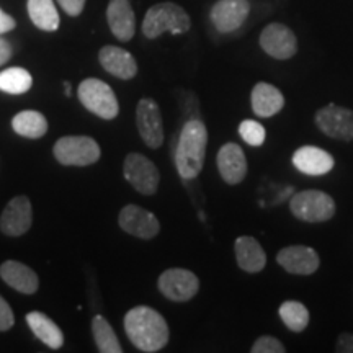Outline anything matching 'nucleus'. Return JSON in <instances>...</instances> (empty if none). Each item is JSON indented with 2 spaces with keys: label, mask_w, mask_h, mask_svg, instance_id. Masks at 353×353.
<instances>
[{
  "label": "nucleus",
  "mask_w": 353,
  "mask_h": 353,
  "mask_svg": "<svg viewBox=\"0 0 353 353\" xmlns=\"http://www.w3.org/2000/svg\"><path fill=\"white\" fill-rule=\"evenodd\" d=\"M0 276L8 286L23 294H33L39 288L37 273L28 265L17 262V260H8L0 265Z\"/></svg>",
  "instance_id": "obj_21"
},
{
  "label": "nucleus",
  "mask_w": 353,
  "mask_h": 353,
  "mask_svg": "<svg viewBox=\"0 0 353 353\" xmlns=\"http://www.w3.org/2000/svg\"><path fill=\"white\" fill-rule=\"evenodd\" d=\"M254 113L260 118H270L280 113L285 107V97L275 85L268 82H259L252 88L250 95Z\"/></svg>",
  "instance_id": "obj_22"
},
{
  "label": "nucleus",
  "mask_w": 353,
  "mask_h": 353,
  "mask_svg": "<svg viewBox=\"0 0 353 353\" xmlns=\"http://www.w3.org/2000/svg\"><path fill=\"white\" fill-rule=\"evenodd\" d=\"M13 324H15V316H13L12 307L8 306L6 299L0 296V332L12 329Z\"/></svg>",
  "instance_id": "obj_31"
},
{
  "label": "nucleus",
  "mask_w": 353,
  "mask_h": 353,
  "mask_svg": "<svg viewBox=\"0 0 353 353\" xmlns=\"http://www.w3.org/2000/svg\"><path fill=\"white\" fill-rule=\"evenodd\" d=\"M26 322H28L32 332L37 335L44 345L52 348V350H57V348L63 347L64 343L63 330L57 327L56 322L50 319L46 314L33 311L26 316Z\"/></svg>",
  "instance_id": "obj_23"
},
{
  "label": "nucleus",
  "mask_w": 353,
  "mask_h": 353,
  "mask_svg": "<svg viewBox=\"0 0 353 353\" xmlns=\"http://www.w3.org/2000/svg\"><path fill=\"white\" fill-rule=\"evenodd\" d=\"M56 161L63 165L85 167L100 159V145L88 136H64L54 144Z\"/></svg>",
  "instance_id": "obj_6"
},
{
  "label": "nucleus",
  "mask_w": 353,
  "mask_h": 353,
  "mask_svg": "<svg viewBox=\"0 0 353 353\" xmlns=\"http://www.w3.org/2000/svg\"><path fill=\"white\" fill-rule=\"evenodd\" d=\"M79 100L88 112L103 120H113L120 113V103L117 95L107 82L100 79H85L77 90Z\"/></svg>",
  "instance_id": "obj_4"
},
{
  "label": "nucleus",
  "mask_w": 353,
  "mask_h": 353,
  "mask_svg": "<svg viewBox=\"0 0 353 353\" xmlns=\"http://www.w3.org/2000/svg\"><path fill=\"white\" fill-rule=\"evenodd\" d=\"M334 157L316 145H303L293 154V165L306 175H325L334 169Z\"/></svg>",
  "instance_id": "obj_18"
},
{
  "label": "nucleus",
  "mask_w": 353,
  "mask_h": 353,
  "mask_svg": "<svg viewBox=\"0 0 353 353\" xmlns=\"http://www.w3.org/2000/svg\"><path fill=\"white\" fill-rule=\"evenodd\" d=\"M159 291L175 303H187L200 290V280L187 268H169L159 276Z\"/></svg>",
  "instance_id": "obj_8"
},
{
  "label": "nucleus",
  "mask_w": 353,
  "mask_h": 353,
  "mask_svg": "<svg viewBox=\"0 0 353 353\" xmlns=\"http://www.w3.org/2000/svg\"><path fill=\"white\" fill-rule=\"evenodd\" d=\"M123 174L134 190L143 195H154L157 192L161 174L156 164L143 154L131 152L128 154L123 164Z\"/></svg>",
  "instance_id": "obj_7"
},
{
  "label": "nucleus",
  "mask_w": 353,
  "mask_h": 353,
  "mask_svg": "<svg viewBox=\"0 0 353 353\" xmlns=\"http://www.w3.org/2000/svg\"><path fill=\"white\" fill-rule=\"evenodd\" d=\"M276 262L293 275H312L319 268L321 260L314 249L306 245H290L276 254Z\"/></svg>",
  "instance_id": "obj_14"
},
{
  "label": "nucleus",
  "mask_w": 353,
  "mask_h": 353,
  "mask_svg": "<svg viewBox=\"0 0 353 353\" xmlns=\"http://www.w3.org/2000/svg\"><path fill=\"white\" fill-rule=\"evenodd\" d=\"M136 126L145 145L159 149L164 144V123L159 105L152 99H141L136 107Z\"/></svg>",
  "instance_id": "obj_10"
},
{
  "label": "nucleus",
  "mask_w": 353,
  "mask_h": 353,
  "mask_svg": "<svg viewBox=\"0 0 353 353\" xmlns=\"http://www.w3.org/2000/svg\"><path fill=\"white\" fill-rule=\"evenodd\" d=\"M290 210L294 218L306 223H325L335 214V201L322 190H304L290 200Z\"/></svg>",
  "instance_id": "obj_5"
},
{
  "label": "nucleus",
  "mask_w": 353,
  "mask_h": 353,
  "mask_svg": "<svg viewBox=\"0 0 353 353\" xmlns=\"http://www.w3.org/2000/svg\"><path fill=\"white\" fill-rule=\"evenodd\" d=\"M208 130L201 120H190L180 131L175 151V165L182 179L192 180L200 175L205 164Z\"/></svg>",
  "instance_id": "obj_2"
},
{
  "label": "nucleus",
  "mask_w": 353,
  "mask_h": 353,
  "mask_svg": "<svg viewBox=\"0 0 353 353\" xmlns=\"http://www.w3.org/2000/svg\"><path fill=\"white\" fill-rule=\"evenodd\" d=\"M92 332H94V339L99 352L101 353H121L123 348L118 341L117 334L108 321L103 316H95L92 321Z\"/></svg>",
  "instance_id": "obj_27"
},
{
  "label": "nucleus",
  "mask_w": 353,
  "mask_h": 353,
  "mask_svg": "<svg viewBox=\"0 0 353 353\" xmlns=\"http://www.w3.org/2000/svg\"><path fill=\"white\" fill-rule=\"evenodd\" d=\"M314 123L329 138L353 141V110L350 108L334 103L325 105L316 112Z\"/></svg>",
  "instance_id": "obj_9"
},
{
  "label": "nucleus",
  "mask_w": 353,
  "mask_h": 353,
  "mask_svg": "<svg viewBox=\"0 0 353 353\" xmlns=\"http://www.w3.org/2000/svg\"><path fill=\"white\" fill-rule=\"evenodd\" d=\"M64 88H65V95L69 97V95H70V83L65 82V83H64Z\"/></svg>",
  "instance_id": "obj_36"
},
{
  "label": "nucleus",
  "mask_w": 353,
  "mask_h": 353,
  "mask_svg": "<svg viewBox=\"0 0 353 353\" xmlns=\"http://www.w3.org/2000/svg\"><path fill=\"white\" fill-rule=\"evenodd\" d=\"M239 134L249 145H252V148H260V145L265 143L267 132H265L263 125H260L259 121L244 120L239 125Z\"/></svg>",
  "instance_id": "obj_29"
},
{
  "label": "nucleus",
  "mask_w": 353,
  "mask_h": 353,
  "mask_svg": "<svg viewBox=\"0 0 353 353\" xmlns=\"http://www.w3.org/2000/svg\"><path fill=\"white\" fill-rule=\"evenodd\" d=\"M249 13V0H218L211 8L210 19L219 33H232L245 23Z\"/></svg>",
  "instance_id": "obj_13"
},
{
  "label": "nucleus",
  "mask_w": 353,
  "mask_h": 353,
  "mask_svg": "<svg viewBox=\"0 0 353 353\" xmlns=\"http://www.w3.org/2000/svg\"><path fill=\"white\" fill-rule=\"evenodd\" d=\"M128 339L141 352H159L169 343L170 330L161 312L149 306H136L125 316Z\"/></svg>",
  "instance_id": "obj_1"
},
{
  "label": "nucleus",
  "mask_w": 353,
  "mask_h": 353,
  "mask_svg": "<svg viewBox=\"0 0 353 353\" xmlns=\"http://www.w3.org/2000/svg\"><path fill=\"white\" fill-rule=\"evenodd\" d=\"M110 30L120 41H130L136 32V17L130 0H110L107 8Z\"/></svg>",
  "instance_id": "obj_19"
},
{
  "label": "nucleus",
  "mask_w": 353,
  "mask_h": 353,
  "mask_svg": "<svg viewBox=\"0 0 353 353\" xmlns=\"http://www.w3.org/2000/svg\"><path fill=\"white\" fill-rule=\"evenodd\" d=\"M278 312H280L283 324L291 332L301 334L303 330H306L309 324V311L303 303L285 301L280 306V309H278Z\"/></svg>",
  "instance_id": "obj_28"
},
{
  "label": "nucleus",
  "mask_w": 353,
  "mask_h": 353,
  "mask_svg": "<svg viewBox=\"0 0 353 353\" xmlns=\"http://www.w3.org/2000/svg\"><path fill=\"white\" fill-rule=\"evenodd\" d=\"M219 175L229 185H237L247 175V159L242 148L236 143H226L216 157Z\"/></svg>",
  "instance_id": "obj_16"
},
{
  "label": "nucleus",
  "mask_w": 353,
  "mask_h": 353,
  "mask_svg": "<svg viewBox=\"0 0 353 353\" xmlns=\"http://www.w3.org/2000/svg\"><path fill=\"white\" fill-rule=\"evenodd\" d=\"M250 352L252 353H285L286 348L276 337H272V335H262V337H259L257 341L254 342Z\"/></svg>",
  "instance_id": "obj_30"
},
{
  "label": "nucleus",
  "mask_w": 353,
  "mask_h": 353,
  "mask_svg": "<svg viewBox=\"0 0 353 353\" xmlns=\"http://www.w3.org/2000/svg\"><path fill=\"white\" fill-rule=\"evenodd\" d=\"M33 85V77L23 68H10L0 72V90L10 95L26 94Z\"/></svg>",
  "instance_id": "obj_26"
},
{
  "label": "nucleus",
  "mask_w": 353,
  "mask_h": 353,
  "mask_svg": "<svg viewBox=\"0 0 353 353\" xmlns=\"http://www.w3.org/2000/svg\"><path fill=\"white\" fill-rule=\"evenodd\" d=\"M12 57V46L6 38L0 34V65H3Z\"/></svg>",
  "instance_id": "obj_35"
},
{
  "label": "nucleus",
  "mask_w": 353,
  "mask_h": 353,
  "mask_svg": "<svg viewBox=\"0 0 353 353\" xmlns=\"http://www.w3.org/2000/svg\"><path fill=\"white\" fill-rule=\"evenodd\" d=\"M33 211L32 203L26 196H15L13 200L8 201L6 210L2 211L0 216V231L7 236L19 237L28 232L32 228Z\"/></svg>",
  "instance_id": "obj_15"
},
{
  "label": "nucleus",
  "mask_w": 353,
  "mask_h": 353,
  "mask_svg": "<svg viewBox=\"0 0 353 353\" xmlns=\"http://www.w3.org/2000/svg\"><path fill=\"white\" fill-rule=\"evenodd\" d=\"M28 15L43 32H56L59 28V13L52 0H28Z\"/></svg>",
  "instance_id": "obj_25"
},
{
  "label": "nucleus",
  "mask_w": 353,
  "mask_h": 353,
  "mask_svg": "<svg viewBox=\"0 0 353 353\" xmlns=\"http://www.w3.org/2000/svg\"><path fill=\"white\" fill-rule=\"evenodd\" d=\"M118 224L123 231L139 239H154L161 232L157 216L138 205L125 206L118 216Z\"/></svg>",
  "instance_id": "obj_12"
},
{
  "label": "nucleus",
  "mask_w": 353,
  "mask_h": 353,
  "mask_svg": "<svg viewBox=\"0 0 353 353\" xmlns=\"http://www.w3.org/2000/svg\"><path fill=\"white\" fill-rule=\"evenodd\" d=\"M192 26L188 13L174 2H161L149 8L143 21V33L145 38L156 39L162 33L172 34L187 33Z\"/></svg>",
  "instance_id": "obj_3"
},
{
  "label": "nucleus",
  "mask_w": 353,
  "mask_h": 353,
  "mask_svg": "<svg viewBox=\"0 0 353 353\" xmlns=\"http://www.w3.org/2000/svg\"><path fill=\"white\" fill-rule=\"evenodd\" d=\"M61 7L64 8V12L70 17L81 15L83 7H85V0H57Z\"/></svg>",
  "instance_id": "obj_32"
},
{
  "label": "nucleus",
  "mask_w": 353,
  "mask_h": 353,
  "mask_svg": "<svg viewBox=\"0 0 353 353\" xmlns=\"http://www.w3.org/2000/svg\"><path fill=\"white\" fill-rule=\"evenodd\" d=\"M15 25H17L15 20L0 8V34L12 32V30L15 28Z\"/></svg>",
  "instance_id": "obj_34"
},
{
  "label": "nucleus",
  "mask_w": 353,
  "mask_h": 353,
  "mask_svg": "<svg viewBox=\"0 0 353 353\" xmlns=\"http://www.w3.org/2000/svg\"><path fill=\"white\" fill-rule=\"evenodd\" d=\"M101 68L121 81H131L138 74V64L131 52L118 46H103L99 52Z\"/></svg>",
  "instance_id": "obj_17"
},
{
  "label": "nucleus",
  "mask_w": 353,
  "mask_h": 353,
  "mask_svg": "<svg viewBox=\"0 0 353 353\" xmlns=\"http://www.w3.org/2000/svg\"><path fill=\"white\" fill-rule=\"evenodd\" d=\"M234 252L241 270L247 273L262 272L267 265V254L255 237L241 236L234 242Z\"/></svg>",
  "instance_id": "obj_20"
},
{
  "label": "nucleus",
  "mask_w": 353,
  "mask_h": 353,
  "mask_svg": "<svg viewBox=\"0 0 353 353\" xmlns=\"http://www.w3.org/2000/svg\"><path fill=\"white\" fill-rule=\"evenodd\" d=\"M12 128L17 134L23 136V138L38 139L43 138L48 131V120L44 114L34 110H23V112L17 113L12 120Z\"/></svg>",
  "instance_id": "obj_24"
},
{
  "label": "nucleus",
  "mask_w": 353,
  "mask_h": 353,
  "mask_svg": "<svg viewBox=\"0 0 353 353\" xmlns=\"http://www.w3.org/2000/svg\"><path fill=\"white\" fill-rule=\"evenodd\" d=\"M335 352L339 353H353V334L343 332L335 343Z\"/></svg>",
  "instance_id": "obj_33"
},
{
  "label": "nucleus",
  "mask_w": 353,
  "mask_h": 353,
  "mask_svg": "<svg viewBox=\"0 0 353 353\" xmlns=\"http://www.w3.org/2000/svg\"><path fill=\"white\" fill-rule=\"evenodd\" d=\"M260 46L273 59L286 61L298 52V39L286 25L270 23L260 33Z\"/></svg>",
  "instance_id": "obj_11"
}]
</instances>
